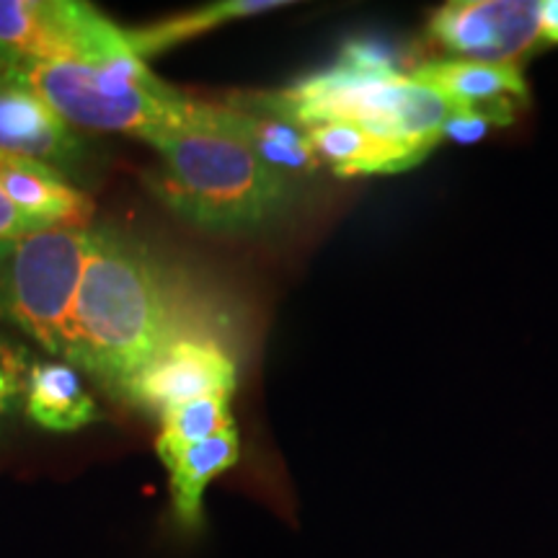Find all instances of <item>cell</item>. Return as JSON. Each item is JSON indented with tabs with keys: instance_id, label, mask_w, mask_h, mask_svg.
<instances>
[{
	"instance_id": "obj_1",
	"label": "cell",
	"mask_w": 558,
	"mask_h": 558,
	"mask_svg": "<svg viewBox=\"0 0 558 558\" xmlns=\"http://www.w3.org/2000/svg\"><path fill=\"white\" fill-rule=\"evenodd\" d=\"M220 316L143 241L96 228L70 313L68 365L124 399L132 380L190 333H220Z\"/></svg>"
},
{
	"instance_id": "obj_16",
	"label": "cell",
	"mask_w": 558,
	"mask_h": 558,
	"mask_svg": "<svg viewBox=\"0 0 558 558\" xmlns=\"http://www.w3.org/2000/svg\"><path fill=\"white\" fill-rule=\"evenodd\" d=\"M284 5H288V0H218V3H207L197 11L160 19L156 24L140 26V29H124V39H128L130 52L145 62L153 54L169 52L184 41L230 24V21L259 16V13L284 9Z\"/></svg>"
},
{
	"instance_id": "obj_9",
	"label": "cell",
	"mask_w": 558,
	"mask_h": 558,
	"mask_svg": "<svg viewBox=\"0 0 558 558\" xmlns=\"http://www.w3.org/2000/svg\"><path fill=\"white\" fill-rule=\"evenodd\" d=\"M0 153L41 160L52 169L81 173L88 160V145L21 83L0 78Z\"/></svg>"
},
{
	"instance_id": "obj_10",
	"label": "cell",
	"mask_w": 558,
	"mask_h": 558,
	"mask_svg": "<svg viewBox=\"0 0 558 558\" xmlns=\"http://www.w3.org/2000/svg\"><path fill=\"white\" fill-rule=\"evenodd\" d=\"M0 192L39 230L90 228L94 202L65 173L24 156L0 153Z\"/></svg>"
},
{
	"instance_id": "obj_14",
	"label": "cell",
	"mask_w": 558,
	"mask_h": 558,
	"mask_svg": "<svg viewBox=\"0 0 558 558\" xmlns=\"http://www.w3.org/2000/svg\"><path fill=\"white\" fill-rule=\"evenodd\" d=\"M411 75L424 86L435 88L456 107H497V104L527 101V83L518 65L442 60L422 65Z\"/></svg>"
},
{
	"instance_id": "obj_20",
	"label": "cell",
	"mask_w": 558,
	"mask_h": 558,
	"mask_svg": "<svg viewBox=\"0 0 558 558\" xmlns=\"http://www.w3.org/2000/svg\"><path fill=\"white\" fill-rule=\"evenodd\" d=\"M37 233H45V230H39L34 222L26 220L16 207L5 199V194L0 192V243L29 239V235Z\"/></svg>"
},
{
	"instance_id": "obj_13",
	"label": "cell",
	"mask_w": 558,
	"mask_h": 558,
	"mask_svg": "<svg viewBox=\"0 0 558 558\" xmlns=\"http://www.w3.org/2000/svg\"><path fill=\"white\" fill-rule=\"evenodd\" d=\"M24 409L37 427L50 432H78L99 418V407L78 367L60 360L34 362L26 378Z\"/></svg>"
},
{
	"instance_id": "obj_17",
	"label": "cell",
	"mask_w": 558,
	"mask_h": 558,
	"mask_svg": "<svg viewBox=\"0 0 558 558\" xmlns=\"http://www.w3.org/2000/svg\"><path fill=\"white\" fill-rule=\"evenodd\" d=\"M230 401H233L230 396H202V399L173 403L160 411V435L156 439L158 458L235 427Z\"/></svg>"
},
{
	"instance_id": "obj_12",
	"label": "cell",
	"mask_w": 558,
	"mask_h": 558,
	"mask_svg": "<svg viewBox=\"0 0 558 558\" xmlns=\"http://www.w3.org/2000/svg\"><path fill=\"white\" fill-rule=\"evenodd\" d=\"M241 458V435L230 427L220 435L160 456L169 469L173 512L184 530H199L205 522V492L215 478L233 469Z\"/></svg>"
},
{
	"instance_id": "obj_11",
	"label": "cell",
	"mask_w": 558,
	"mask_h": 558,
	"mask_svg": "<svg viewBox=\"0 0 558 558\" xmlns=\"http://www.w3.org/2000/svg\"><path fill=\"white\" fill-rule=\"evenodd\" d=\"M311 148L337 177H378L414 169L429 156V148L380 137L349 122H326L308 128Z\"/></svg>"
},
{
	"instance_id": "obj_6",
	"label": "cell",
	"mask_w": 558,
	"mask_h": 558,
	"mask_svg": "<svg viewBox=\"0 0 558 558\" xmlns=\"http://www.w3.org/2000/svg\"><path fill=\"white\" fill-rule=\"evenodd\" d=\"M132 54L124 29L78 0H0V65Z\"/></svg>"
},
{
	"instance_id": "obj_5",
	"label": "cell",
	"mask_w": 558,
	"mask_h": 558,
	"mask_svg": "<svg viewBox=\"0 0 558 558\" xmlns=\"http://www.w3.org/2000/svg\"><path fill=\"white\" fill-rule=\"evenodd\" d=\"M96 228H60L0 243V318L62 362L70 349V313Z\"/></svg>"
},
{
	"instance_id": "obj_2",
	"label": "cell",
	"mask_w": 558,
	"mask_h": 558,
	"mask_svg": "<svg viewBox=\"0 0 558 558\" xmlns=\"http://www.w3.org/2000/svg\"><path fill=\"white\" fill-rule=\"evenodd\" d=\"M156 197L207 233H254L284 215L295 184L271 171L239 135L228 104L207 101L205 117L153 145Z\"/></svg>"
},
{
	"instance_id": "obj_8",
	"label": "cell",
	"mask_w": 558,
	"mask_h": 558,
	"mask_svg": "<svg viewBox=\"0 0 558 558\" xmlns=\"http://www.w3.org/2000/svg\"><path fill=\"white\" fill-rule=\"evenodd\" d=\"M239 386V365L222 333H190L163 349L132 380L122 401L160 414L173 403L202 396H230Z\"/></svg>"
},
{
	"instance_id": "obj_21",
	"label": "cell",
	"mask_w": 558,
	"mask_h": 558,
	"mask_svg": "<svg viewBox=\"0 0 558 558\" xmlns=\"http://www.w3.org/2000/svg\"><path fill=\"white\" fill-rule=\"evenodd\" d=\"M541 39L558 45V0H541Z\"/></svg>"
},
{
	"instance_id": "obj_18",
	"label": "cell",
	"mask_w": 558,
	"mask_h": 558,
	"mask_svg": "<svg viewBox=\"0 0 558 558\" xmlns=\"http://www.w3.org/2000/svg\"><path fill=\"white\" fill-rule=\"evenodd\" d=\"M518 104H497V107H460L445 122L442 140H456L460 145H473L488 135V130L507 128L514 122Z\"/></svg>"
},
{
	"instance_id": "obj_15",
	"label": "cell",
	"mask_w": 558,
	"mask_h": 558,
	"mask_svg": "<svg viewBox=\"0 0 558 558\" xmlns=\"http://www.w3.org/2000/svg\"><path fill=\"white\" fill-rule=\"evenodd\" d=\"M239 135L256 150L271 171L288 181L311 177L320 169V160L311 148L308 132L284 117L262 107L248 109L243 104H228Z\"/></svg>"
},
{
	"instance_id": "obj_7",
	"label": "cell",
	"mask_w": 558,
	"mask_h": 558,
	"mask_svg": "<svg viewBox=\"0 0 558 558\" xmlns=\"http://www.w3.org/2000/svg\"><path fill=\"white\" fill-rule=\"evenodd\" d=\"M452 60L518 65L541 45V0H452L429 24Z\"/></svg>"
},
{
	"instance_id": "obj_4",
	"label": "cell",
	"mask_w": 558,
	"mask_h": 558,
	"mask_svg": "<svg viewBox=\"0 0 558 558\" xmlns=\"http://www.w3.org/2000/svg\"><path fill=\"white\" fill-rule=\"evenodd\" d=\"M256 104L303 130L349 122L429 150L442 143L445 122L460 109L411 73L360 70L341 60L277 94L256 96Z\"/></svg>"
},
{
	"instance_id": "obj_3",
	"label": "cell",
	"mask_w": 558,
	"mask_h": 558,
	"mask_svg": "<svg viewBox=\"0 0 558 558\" xmlns=\"http://www.w3.org/2000/svg\"><path fill=\"white\" fill-rule=\"evenodd\" d=\"M0 78L21 83L70 128L122 132L156 145L205 117L207 101L171 88L135 54L86 62H11Z\"/></svg>"
},
{
	"instance_id": "obj_19",
	"label": "cell",
	"mask_w": 558,
	"mask_h": 558,
	"mask_svg": "<svg viewBox=\"0 0 558 558\" xmlns=\"http://www.w3.org/2000/svg\"><path fill=\"white\" fill-rule=\"evenodd\" d=\"M29 369L32 365L26 349L0 337V422L9 418L24 403Z\"/></svg>"
}]
</instances>
